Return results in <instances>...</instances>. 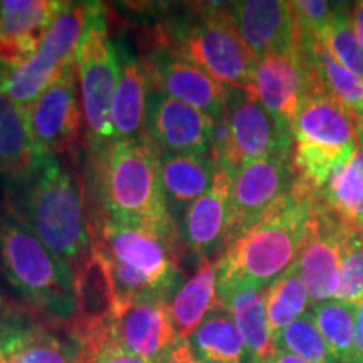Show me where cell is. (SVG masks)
<instances>
[{"label": "cell", "instance_id": "6da1fadb", "mask_svg": "<svg viewBox=\"0 0 363 363\" xmlns=\"http://www.w3.org/2000/svg\"><path fill=\"white\" fill-rule=\"evenodd\" d=\"M91 246L110 271L115 310L147 294L170 299L182 284L180 234L98 217L91 222Z\"/></svg>", "mask_w": 363, "mask_h": 363}, {"label": "cell", "instance_id": "7a4b0ae2", "mask_svg": "<svg viewBox=\"0 0 363 363\" xmlns=\"http://www.w3.org/2000/svg\"><path fill=\"white\" fill-rule=\"evenodd\" d=\"M320 195L294 182L291 192L216 257L217 286L267 288L298 259Z\"/></svg>", "mask_w": 363, "mask_h": 363}, {"label": "cell", "instance_id": "3957f363", "mask_svg": "<svg viewBox=\"0 0 363 363\" xmlns=\"http://www.w3.org/2000/svg\"><path fill=\"white\" fill-rule=\"evenodd\" d=\"M94 158L101 201L99 217L179 234L163 195L160 153L147 135L111 142L94 150Z\"/></svg>", "mask_w": 363, "mask_h": 363}, {"label": "cell", "instance_id": "277c9868", "mask_svg": "<svg viewBox=\"0 0 363 363\" xmlns=\"http://www.w3.org/2000/svg\"><path fill=\"white\" fill-rule=\"evenodd\" d=\"M150 51L179 56L227 88L254 93L257 59L239 38L225 4H207L194 13L162 22L150 34Z\"/></svg>", "mask_w": 363, "mask_h": 363}, {"label": "cell", "instance_id": "5b68a950", "mask_svg": "<svg viewBox=\"0 0 363 363\" xmlns=\"http://www.w3.org/2000/svg\"><path fill=\"white\" fill-rule=\"evenodd\" d=\"M0 259L9 283L30 310L59 325L78 316L74 269L11 207L0 217Z\"/></svg>", "mask_w": 363, "mask_h": 363}, {"label": "cell", "instance_id": "8992f818", "mask_svg": "<svg viewBox=\"0 0 363 363\" xmlns=\"http://www.w3.org/2000/svg\"><path fill=\"white\" fill-rule=\"evenodd\" d=\"M16 197V211L27 225L72 269L89 256L93 246L83 187L59 157L45 158Z\"/></svg>", "mask_w": 363, "mask_h": 363}, {"label": "cell", "instance_id": "52a82bcc", "mask_svg": "<svg viewBox=\"0 0 363 363\" xmlns=\"http://www.w3.org/2000/svg\"><path fill=\"white\" fill-rule=\"evenodd\" d=\"M291 131L294 182L321 195L335 172L355 155L358 135L353 118L326 93L313 67Z\"/></svg>", "mask_w": 363, "mask_h": 363}, {"label": "cell", "instance_id": "ba28073f", "mask_svg": "<svg viewBox=\"0 0 363 363\" xmlns=\"http://www.w3.org/2000/svg\"><path fill=\"white\" fill-rule=\"evenodd\" d=\"M76 72L86 130L94 152L113 142L111 106L121 72L120 57L108 34L104 6L93 17L81 39L76 52Z\"/></svg>", "mask_w": 363, "mask_h": 363}, {"label": "cell", "instance_id": "9c48e42d", "mask_svg": "<svg viewBox=\"0 0 363 363\" xmlns=\"http://www.w3.org/2000/svg\"><path fill=\"white\" fill-rule=\"evenodd\" d=\"M291 148V130L278 123L256 94L230 88L229 115L216 130L214 155L220 167L234 175L244 163Z\"/></svg>", "mask_w": 363, "mask_h": 363}, {"label": "cell", "instance_id": "30bf717a", "mask_svg": "<svg viewBox=\"0 0 363 363\" xmlns=\"http://www.w3.org/2000/svg\"><path fill=\"white\" fill-rule=\"evenodd\" d=\"M291 150H281L261 160L244 163L235 170L225 247L291 192L294 185Z\"/></svg>", "mask_w": 363, "mask_h": 363}, {"label": "cell", "instance_id": "8fae6325", "mask_svg": "<svg viewBox=\"0 0 363 363\" xmlns=\"http://www.w3.org/2000/svg\"><path fill=\"white\" fill-rule=\"evenodd\" d=\"M26 116L34 143L44 155L59 157L76 147L86 123L76 65L27 108Z\"/></svg>", "mask_w": 363, "mask_h": 363}, {"label": "cell", "instance_id": "7c38bea8", "mask_svg": "<svg viewBox=\"0 0 363 363\" xmlns=\"http://www.w3.org/2000/svg\"><path fill=\"white\" fill-rule=\"evenodd\" d=\"M217 123L197 108L150 89L145 135L160 155L214 153Z\"/></svg>", "mask_w": 363, "mask_h": 363}, {"label": "cell", "instance_id": "4fadbf2b", "mask_svg": "<svg viewBox=\"0 0 363 363\" xmlns=\"http://www.w3.org/2000/svg\"><path fill=\"white\" fill-rule=\"evenodd\" d=\"M347 222L318 197L310 230L294 264L313 303L337 298Z\"/></svg>", "mask_w": 363, "mask_h": 363}, {"label": "cell", "instance_id": "5bb4252c", "mask_svg": "<svg viewBox=\"0 0 363 363\" xmlns=\"http://www.w3.org/2000/svg\"><path fill=\"white\" fill-rule=\"evenodd\" d=\"M150 89L197 108L208 118L222 123L229 115L230 88H227L199 66L179 56L148 51L142 59Z\"/></svg>", "mask_w": 363, "mask_h": 363}, {"label": "cell", "instance_id": "9a60e30c", "mask_svg": "<svg viewBox=\"0 0 363 363\" xmlns=\"http://www.w3.org/2000/svg\"><path fill=\"white\" fill-rule=\"evenodd\" d=\"M111 340L131 355L155 363L177 343L169 299L147 294L118 306L110 320Z\"/></svg>", "mask_w": 363, "mask_h": 363}, {"label": "cell", "instance_id": "2e32d148", "mask_svg": "<svg viewBox=\"0 0 363 363\" xmlns=\"http://www.w3.org/2000/svg\"><path fill=\"white\" fill-rule=\"evenodd\" d=\"M225 6L239 38L257 59L298 51L299 30L291 2L244 0Z\"/></svg>", "mask_w": 363, "mask_h": 363}, {"label": "cell", "instance_id": "e0dca14e", "mask_svg": "<svg viewBox=\"0 0 363 363\" xmlns=\"http://www.w3.org/2000/svg\"><path fill=\"white\" fill-rule=\"evenodd\" d=\"M310 81L311 66L299 49L267 54L257 61L254 94L278 123L291 130Z\"/></svg>", "mask_w": 363, "mask_h": 363}, {"label": "cell", "instance_id": "ac0fdd59", "mask_svg": "<svg viewBox=\"0 0 363 363\" xmlns=\"http://www.w3.org/2000/svg\"><path fill=\"white\" fill-rule=\"evenodd\" d=\"M234 175L220 167L214 184L190 203L177 222L182 244L202 261H214L225 249L230 220V195Z\"/></svg>", "mask_w": 363, "mask_h": 363}, {"label": "cell", "instance_id": "d6986e66", "mask_svg": "<svg viewBox=\"0 0 363 363\" xmlns=\"http://www.w3.org/2000/svg\"><path fill=\"white\" fill-rule=\"evenodd\" d=\"M48 157L34 143L26 110L0 93V182L7 192H19Z\"/></svg>", "mask_w": 363, "mask_h": 363}, {"label": "cell", "instance_id": "ffe728a7", "mask_svg": "<svg viewBox=\"0 0 363 363\" xmlns=\"http://www.w3.org/2000/svg\"><path fill=\"white\" fill-rule=\"evenodd\" d=\"M220 163L207 155H160V179L167 208L175 222L190 203L202 197L214 184Z\"/></svg>", "mask_w": 363, "mask_h": 363}, {"label": "cell", "instance_id": "44dd1931", "mask_svg": "<svg viewBox=\"0 0 363 363\" xmlns=\"http://www.w3.org/2000/svg\"><path fill=\"white\" fill-rule=\"evenodd\" d=\"M217 296L246 340L254 363L264 362L274 350L266 311V288L249 283L220 284Z\"/></svg>", "mask_w": 363, "mask_h": 363}, {"label": "cell", "instance_id": "7402d4cb", "mask_svg": "<svg viewBox=\"0 0 363 363\" xmlns=\"http://www.w3.org/2000/svg\"><path fill=\"white\" fill-rule=\"evenodd\" d=\"M120 66V81L111 106L113 142L138 138L145 133L150 94V81L142 61L123 51Z\"/></svg>", "mask_w": 363, "mask_h": 363}, {"label": "cell", "instance_id": "603a6c76", "mask_svg": "<svg viewBox=\"0 0 363 363\" xmlns=\"http://www.w3.org/2000/svg\"><path fill=\"white\" fill-rule=\"evenodd\" d=\"M217 306L216 261H202L192 278L182 283L169 299L170 321L177 338L189 340Z\"/></svg>", "mask_w": 363, "mask_h": 363}, {"label": "cell", "instance_id": "cb8c5ba5", "mask_svg": "<svg viewBox=\"0 0 363 363\" xmlns=\"http://www.w3.org/2000/svg\"><path fill=\"white\" fill-rule=\"evenodd\" d=\"M298 49L310 61L326 93L347 110L357 130H363V79L340 65L326 45L315 38H299Z\"/></svg>", "mask_w": 363, "mask_h": 363}, {"label": "cell", "instance_id": "d4e9b609", "mask_svg": "<svg viewBox=\"0 0 363 363\" xmlns=\"http://www.w3.org/2000/svg\"><path fill=\"white\" fill-rule=\"evenodd\" d=\"M199 360L220 363H254L242 333L229 311L220 305L207 315L189 338Z\"/></svg>", "mask_w": 363, "mask_h": 363}, {"label": "cell", "instance_id": "484cf974", "mask_svg": "<svg viewBox=\"0 0 363 363\" xmlns=\"http://www.w3.org/2000/svg\"><path fill=\"white\" fill-rule=\"evenodd\" d=\"M101 7L103 4L98 2H65L40 39L38 51L62 67L74 65L81 39Z\"/></svg>", "mask_w": 363, "mask_h": 363}, {"label": "cell", "instance_id": "4316f807", "mask_svg": "<svg viewBox=\"0 0 363 363\" xmlns=\"http://www.w3.org/2000/svg\"><path fill=\"white\" fill-rule=\"evenodd\" d=\"M67 67L56 65L45 54L35 51L33 57L21 65L0 66V93L22 110H27Z\"/></svg>", "mask_w": 363, "mask_h": 363}, {"label": "cell", "instance_id": "83f0119b", "mask_svg": "<svg viewBox=\"0 0 363 363\" xmlns=\"http://www.w3.org/2000/svg\"><path fill=\"white\" fill-rule=\"evenodd\" d=\"M357 135L355 155L335 172L320 197L340 219L363 229V130Z\"/></svg>", "mask_w": 363, "mask_h": 363}, {"label": "cell", "instance_id": "f1b7e54d", "mask_svg": "<svg viewBox=\"0 0 363 363\" xmlns=\"http://www.w3.org/2000/svg\"><path fill=\"white\" fill-rule=\"evenodd\" d=\"M310 315L338 363H350L355 345L357 303L326 299L313 305Z\"/></svg>", "mask_w": 363, "mask_h": 363}, {"label": "cell", "instance_id": "f546056e", "mask_svg": "<svg viewBox=\"0 0 363 363\" xmlns=\"http://www.w3.org/2000/svg\"><path fill=\"white\" fill-rule=\"evenodd\" d=\"M62 7L65 2L59 0H2L0 38L40 40Z\"/></svg>", "mask_w": 363, "mask_h": 363}, {"label": "cell", "instance_id": "4dcf8cb0", "mask_svg": "<svg viewBox=\"0 0 363 363\" xmlns=\"http://www.w3.org/2000/svg\"><path fill=\"white\" fill-rule=\"evenodd\" d=\"M310 301V294H308L306 286L299 276L296 264H293L274 283L267 286L266 311L272 342L286 326H289L293 321L305 315Z\"/></svg>", "mask_w": 363, "mask_h": 363}, {"label": "cell", "instance_id": "1f68e13d", "mask_svg": "<svg viewBox=\"0 0 363 363\" xmlns=\"http://www.w3.org/2000/svg\"><path fill=\"white\" fill-rule=\"evenodd\" d=\"M350 12L352 6L342 4L333 21L323 27L315 39L326 45L340 65L363 79V48L353 33Z\"/></svg>", "mask_w": 363, "mask_h": 363}, {"label": "cell", "instance_id": "d6a6232c", "mask_svg": "<svg viewBox=\"0 0 363 363\" xmlns=\"http://www.w3.org/2000/svg\"><path fill=\"white\" fill-rule=\"evenodd\" d=\"M274 348L293 353L306 363H338L318 331L310 313L286 326L274 338Z\"/></svg>", "mask_w": 363, "mask_h": 363}, {"label": "cell", "instance_id": "836d02e7", "mask_svg": "<svg viewBox=\"0 0 363 363\" xmlns=\"http://www.w3.org/2000/svg\"><path fill=\"white\" fill-rule=\"evenodd\" d=\"M291 6L298 22L299 38L301 35L316 38L318 33L333 21L342 4L325 2V0H296L291 2Z\"/></svg>", "mask_w": 363, "mask_h": 363}, {"label": "cell", "instance_id": "e575fe53", "mask_svg": "<svg viewBox=\"0 0 363 363\" xmlns=\"http://www.w3.org/2000/svg\"><path fill=\"white\" fill-rule=\"evenodd\" d=\"M88 363H150L143 358L131 355L121 347H118L116 343H106L103 347H99L93 355L89 357Z\"/></svg>", "mask_w": 363, "mask_h": 363}, {"label": "cell", "instance_id": "d590c367", "mask_svg": "<svg viewBox=\"0 0 363 363\" xmlns=\"http://www.w3.org/2000/svg\"><path fill=\"white\" fill-rule=\"evenodd\" d=\"M155 363H201L195 355L189 340H177L174 347H170Z\"/></svg>", "mask_w": 363, "mask_h": 363}, {"label": "cell", "instance_id": "8d00e7d4", "mask_svg": "<svg viewBox=\"0 0 363 363\" xmlns=\"http://www.w3.org/2000/svg\"><path fill=\"white\" fill-rule=\"evenodd\" d=\"M350 363H363V298L357 303L355 316V345Z\"/></svg>", "mask_w": 363, "mask_h": 363}, {"label": "cell", "instance_id": "74e56055", "mask_svg": "<svg viewBox=\"0 0 363 363\" xmlns=\"http://www.w3.org/2000/svg\"><path fill=\"white\" fill-rule=\"evenodd\" d=\"M350 19L353 26V33H355L358 43L362 44L363 48V0L362 2H357L352 6Z\"/></svg>", "mask_w": 363, "mask_h": 363}, {"label": "cell", "instance_id": "f35d334b", "mask_svg": "<svg viewBox=\"0 0 363 363\" xmlns=\"http://www.w3.org/2000/svg\"><path fill=\"white\" fill-rule=\"evenodd\" d=\"M262 363H306V362L301 360V358L296 357V355H293V353L274 348L271 355L267 357Z\"/></svg>", "mask_w": 363, "mask_h": 363}, {"label": "cell", "instance_id": "ab89813d", "mask_svg": "<svg viewBox=\"0 0 363 363\" xmlns=\"http://www.w3.org/2000/svg\"><path fill=\"white\" fill-rule=\"evenodd\" d=\"M201 363H220V362H207V360H201Z\"/></svg>", "mask_w": 363, "mask_h": 363}, {"label": "cell", "instance_id": "60d3db41", "mask_svg": "<svg viewBox=\"0 0 363 363\" xmlns=\"http://www.w3.org/2000/svg\"><path fill=\"white\" fill-rule=\"evenodd\" d=\"M0 308H2V296H0Z\"/></svg>", "mask_w": 363, "mask_h": 363}]
</instances>
